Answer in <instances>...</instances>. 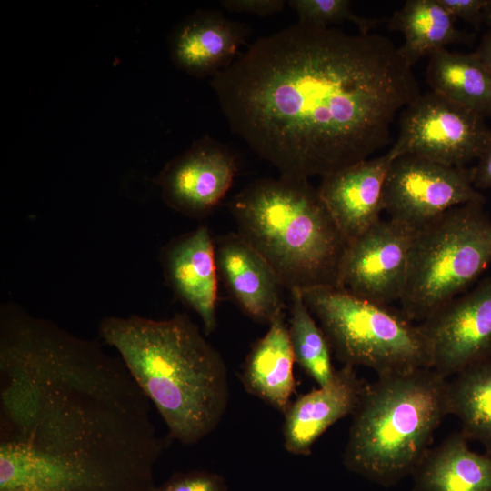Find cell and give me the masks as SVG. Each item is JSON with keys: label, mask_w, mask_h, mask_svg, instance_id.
<instances>
[{"label": "cell", "mask_w": 491, "mask_h": 491, "mask_svg": "<svg viewBox=\"0 0 491 491\" xmlns=\"http://www.w3.org/2000/svg\"><path fill=\"white\" fill-rule=\"evenodd\" d=\"M166 444L121 359L1 305L0 491H154Z\"/></svg>", "instance_id": "cell-1"}, {"label": "cell", "mask_w": 491, "mask_h": 491, "mask_svg": "<svg viewBox=\"0 0 491 491\" xmlns=\"http://www.w3.org/2000/svg\"><path fill=\"white\" fill-rule=\"evenodd\" d=\"M210 84L231 130L281 175L305 179L386 146L420 95L388 37L300 22L256 40Z\"/></svg>", "instance_id": "cell-2"}, {"label": "cell", "mask_w": 491, "mask_h": 491, "mask_svg": "<svg viewBox=\"0 0 491 491\" xmlns=\"http://www.w3.org/2000/svg\"><path fill=\"white\" fill-rule=\"evenodd\" d=\"M98 331L158 410L170 439L195 445L216 428L229 399L226 366L186 314L105 316Z\"/></svg>", "instance_id": "cell-3"}, {"label": "cell", "mask_w": 491, "mask_h": 491, "mask_svg": "<svg viewBox=\"0 0 491 491\" xmlns=\"http://www.w3.org/2000/svg\"><path fill=\"white\" fill-rule=\"evenodd\" d=\"M230 210L237 234L266 260L285 288H339L349 243L307 179L257 180L233 198Z\"/></svg>", "instance_id": "cell-4"}, {"label": "cell", "mask_w": 491, "mask_h": 491, "mask_svg": "<svg viewBox=\"0 0 491 491\" xmlns=\"http://www.w3.org/2000/svg\"><path fill=\"white\" fill-rule=\"evenodd\" d=\"M447 382L426 367L366 384L352 414L345 466L384 487L411 476L448 415Z\"/></svg>", "instance_id": "cell-5"}, {"label": "cell", "mask_w": 491, "mask_h": 491, "mask_svg": "<svg viewBox=\"0 0 491 491\" xmlns=\"http://www.w3.org/2000/svg\"><path fill=\"white\" fill-rule=\"evenodd\" d=\"M484 203L454 207L416 229L400 310L422 323L463 294L491 264V218Z\"/></svg>", "instance_id": "cell-6"}, {"label": "cell", "mask_w": 491, "mask_h": 491, "mask_svg": "<svg viewBox=\"0 0 491 491\" xmlns=\"http://www.w3.org/2000/svg\"><path fill=\"white\" fill-rule=\"evenodd\" d=\"M301 294L343 365L366 366L377 376L431 368L427 337L400 309L337 287H315Z\"/></svg>", "instance_id": "cell-7"}, {"label": "cell", "mask_w": 491, "mask_h": 491, "mask_svg": "<svg viewBox=\"0 0 491 491\" xmlns=\"http://www.w3.org/2000/svg\"><path fill=\"white\" fill-rule=\"evenodd\" d=\"M490 138L485 117L429 91L404 108L396 140L388 151L394 158L414 155L466 167L482 155Z\"/></svg>", "instance_id": "cell-8"}, {"label": "cell", "mask_w": 491, "mask_h": 491, "mask_svg": "<svg viewBox=\"0 0 491 491\" xmlns=\"http://www.w3.org/2000/svg\"><path fill=\"white\" fill-rule=\"evenodd\" d=\"M485 203L474 186L471 168L445 165L414 155L393 160L383 189L389 218L418 228L448 210Z\"/></svg>", "instance_id": "cell-9"}, {"label": "cell", "mask_w": 491, "mask_h": 491, "mask_svg": "<svg viewBox=\"0 0 491 491\" xmlns=\"http://www.w3.org/2000/svg\"><path fill=\"white\" fill-rule=\"evenodd\" d=\"M416 229L391 218L377 221L349 243L339 288L380 305L399 303Z\"/></svg>", "instance_id": "cell-10"}, {"label": "cell", "mask_w": 491, "mask_h": 491, "mask_svg": "<svg viewBox=\"0 0 491 491\" xmlns=\"http://www.w3.org/2000/svg\"><path fill=\"white\" fill-rule=\"evenodd\" d=\"M428 339L432 365L448 379L491 358V277L455 297L419 323Z\"/></svg>", "instance_id": "cell-11"}, {"label": "cell", "mask_w": 491, "mask_h": 491, "mask_svg": "<svg viewBox=\"0 0 491 491\" xmlns=\"http://www.w3.org/2000/svg\"><path fill=\"white\" fill-rule=\"evenodd\" d=\"M236 172V157L230 149L204 136L167 163L156 184L169 207L186 216L201 218L225 197Z\"/></svg>", "instance_id": "cell-12"}, {"label": "cell", "mask_w": 491, "mask_h": 491, "mask_svg": "<svg viewBox=\"0 0 491 491\" xmlns=\"http://www.w3.org/2000/svg\"><path fill=\"white\" fill-rule=\"evenodd\" d=\"M394 159L387 151L322 176L318 193L348 243L381 219L384 184Z\"/></svg>", "instance_id": "cell-13"}, {"label": "cell", "mask_w": 491, "mask_h": 491, "mask_svg": "<svg viewBox=\"0 0 491 491\" xmlns=\"http://www.w3.org/2000/svg\"><path fill=\"white\" fill-rule=\"evenodd\" d=\"M167 283L175 295L200 317L205 333L216 326L217 265L215 245L201 225L168 243L161 252Z\"/></svg>", "instance_id": "cell-14"}, {"label": "cell", "mask_w": 491, "mask_h": 491, "mask_svg": "<svg viewBox=\"0 0 491 491\" xmlns=\"http://www.w3.org/2000/svg\"><path fill=\"white\" fill-rule=\"evenodd\" d=\"M355 366L343 365L325 386L300 396L285 415L284 446L293 455L307 456L332 425L353 414L366 386Z\"/></svg>", "instance_id": "cell-15"}, {"label": "cell", "mask_w": 491, "mask_h": 491, "mask_svg": "<svg viewBox=\"0 0 491 491\" xmlns=\"http://www.w3.org/2000/svg\"><path fill=\"white\" fill-rule=\"evenodd\" d=\"M215 245L218 276L241 309L258 321L270 322L284 310V286L266 260L238 234Z\"/></svg>", "instance_id": "cell-16"}, {"label": "cell", "mask_w": 491, "mask_h": 491, "mask_svg": "<svg viewBox=\"0 0 491 491\" xmlns=\"http://www.w3.org/2000/svg\"><path fill=\"white\" fill-rule=\"evenodd\" d=\"M245 25L212 11H198L171 34L170 55L175 65L196 76H214L237 57L245 44Z\"/></svg>", "instance_id": "cell-17"}, {"label": "cell", "mask_w": 491, "mask_h": 491, "mask_svg": "<svg viewBox=\"0 0 491 491\" xmlns=\"http://www.w3.org/2000/svg\"><path fill=\"white\" fill-rule=\"evenodd\" d=\"M295 363L284 311L269 322V328L248 354L241 375L246 389L285 414L296 388Z\"/></svg>", "instance_id": "cell-18"}, {"label": "cell", "mask_w": 491, "mask_h": 491, "mask_svg": "<svg viewBox=\"0 0 491 491\" xmlns=\"http://www.w3.org/2000/svg\"><path fill=\"white\" fill-rule=\"evenodd\" d=\"M411 476L413 491H491V455L474 452L455 431L427 450Z\"/></svg>", "instance_id": "cell-19"}, {"label": "cell", "mask_w": 491, "mask_h": 491, "mask_svg": "<svg viewBox=\"0 0 491 491\" xmlns=\"http://www.w3.org/2000/svg\"><path fill=\"white\" fill-rule=\"evenodd\" d=\"M428 58L426 76L431 91L491 118V74L475 52L441 48Z\"/></svg>", "instance_id": "cell-20"}, {"label": "cell", "mask_w": 491, "mask_h": 491, "mask_svg": "<svg viewBox=\"0 0 491 491\" xmlns=\"http://www.w3.org/2000/svg\"><path fill=\"white\" fill-rule=\"evenodd\" d=\"M386 23L390 31L403 35L404 43L398 49L410 67L434 51L467 40L438 0H407Z\"/></svg>", "instance_id": "cell-21"}, {"label": "cell", "mask_w": 491, "mask_h": 491, "mask_svg": "<svg viewBox=\"0 0 491 491\" xmlns=\"http://www.w3.org/2000/svg\"><path fill=\"white\" fill-rule=\"evenodd\" d=\"M447 412L458 418L461 433L491 455V358L461 370L447 382Z\"/></svg>", "instance_id": "cell-22"}, {"label": "cell", "mask_w": 491, "mask_h": 491, "mask_svg": "<svg viewBox=\"0 0 491 491\" xmlns=\"http://www.w3.org/2000/svg\"><path fill=\"white\" fill-rule=\"evenodd\" d=\"M291 318L288 326L290 342L296 362L319 386L334 376L332 349L323 329L306 305L301 291H289Z\"/></svg>", "instance_id": "cell-23"}, {"label": "cell", "mask_w": 491, "mask_h": 491, "mask_svg": "<svg viewBox=\"0 0 491 491\" xmlns=\"http://www.w3.org/2000/svg\"><path fill=\"white\" fill-rule=\"evenodd\" d=\"M289 5L296 11L298 22L320 26L351 22L360 34H369L378 25L387 20L370 19L354 14L347 0H291Z\"/></svg>", "instance_id": "cell-24"}, {"label": "cell", "mask_w": 491, "mask_h": 491, "mask_svg": "<svg viewBox=\"0 0 491 491\" xmlns=\"http://www.w3.org/2000/svg\"><path fill=\"white\" fill-rule=\"evenodd\" d=\"M154 491H227V485L219 474L195 470L175 474Z\"/></svg>", "instance_id": "cell-25"}, {"label": "cell", "mask_w": 491, "mask_h": 491, "mask_svg": "<svg viewBox=\"0 0 491 491\" xmlns=\"http://www.w3.org/2000/svg\"><path fill=\"white\" fill-rule=\"evenodd\" d=\"M446 10L456 20L479 27L484 22V11L487 0H438Z\"/></svg>", "instance_id": "cell-26"}, {"label": "cell", "mask_w": 491, "mask_h": 491, "mask_svg": "<svg viewBox=\"0 0 491 491\" xmlns=\"http://www.w3.org/2000/svg\"><path fill=\"white\" fill-rule=\"evenodd\" d=\"M285 3L283 0H224L221 5L231 12L266 16L280 12Z\"/></svg>", "instance_id": "cell-27"}, {"label": "cell", "mask_w": 491, "mask_h": 491, "mask_svg": "<svg viewBox=\"0 0 491 491\" xmlns=\"http://www.w3.org/2000/svg\"><path fill=\"white\" fill-rule=\"evenodd\" d=\"M471 171L473 184L476 189H491V138Z\"/></svg>", "instance_id": "cell-28"}, {"label": "cell", "mask_w": 491, "mask_h": 491, "mask_svg": "<svg viewBox=\"0 0 491 491\" xmlns=\"http://www.w3.org/2000/svg\"><path fill=\"white\" fill-rule=\"evenodd\" d=\"M475 53L491 74V29L482 35Z\"/></svg>", "instance_id": "cell-29"}, {"label": "cell", "mask_w": 491, "mask_h": 491, "mask_svg": "<svg viewBox=\"0 0 491 491\" xmlns=\"http://www.w3.org/2000/svg\"><path fill=\"white\" fill-rule=\"evenodd\" d=\"M484 22L491 29V0H487V4L484 11Z\"/></svg>", "instance_id": "cell-30"}, {"label": "cell", "mask_w": 491, "mask_h": 491, "mask_svg": "<svg viewBox=\"0 0 491 491\" xmlns=\"http://www.w3.org/2000/svg\"><path fill=\"white\" fill-rule=\"evenodd\" d=\"M13 491H42V490L32 489V488H22V489H16V490H13Z\"/></svg>", "instance_id": "cell-31"}]
</instances>
